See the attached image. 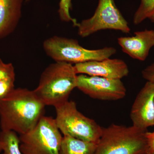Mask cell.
I'll return each instance as SVG.
<instances>
[{"instance_id": "cell-1", "label": "cell", "mask_w": 154, "mask_h": 154, "mask_svg": "<svg viewBox=\"0 0 154 154\" xmlns=\"http://www.w3.org/2000/svg\"><path fill=\"white\" fill-rule=\"evenodd\" d=\"M45 105L33 91L15 88L0 101L1 130L21 135L33 129L44 116Z\"/></svg>"}, {"instance_id": "cell-2", "label": "cell", "mask_w": 154, "mask_h": 154, "mask_svg": "<svg viewBox=\"0 0 154 154\" xmlns=\"http://www.w3.org/2000/svg\"><path fill=\"white\" fill-rule=\"evenodd\" d=\"M77 77L72 64L55 62L42 72L33 91L45 106L55 107L68 100L72 91L76 88Z\"/></svg>"}, {"instance_id": "cell-3", "label": "cell", "mask_w": 154, "mask_h": 154, "mask_svg": "<svg viewBox=\"0 0 154 154\" xmlns=\"http://www.w3.org/2000/svg\"><path fill=\"white\" fill-rule=\"evenodd\" d=\"M147 131L133 125L112 124L102 128L95 154H147Z\"/></svg>"}, {"instance_id": "cell-4", "label": "cell", "mask_w": 154, "mask_h": 154, "mask_svg": "<svg viewBox=\"0 0 154 154\" xmlns=\"http://www.w3.org/2000/svg\"><path fill=\"white\" fill-rule=\"evenodd\" d=\"M43 48L46 54L55 62L75 64L109 58L116 52L112 47L87 49L80 45L76 39L56 36L45 40Z\"/></svg>"}, {"instance_id": "cell-5", "label": "cell", "mask_w": 154, "mask_h": 154, "mask_svg": "<svg viewBox=\"0 0 154 154\" xmlns=\"http://www.w3.org/2000/svg\"><path fill=\"white\" fill-rule=\"evenodd\" d=\"M54 107L56 124L63 136L98 143L102 135V127L79 111L75 102L67 100Z\"/></svg>"}, {"instance_id": "cell-6", "label": "cell", "mask_w": 154, "mask_h": 154, "mask_svg": "<svg viewBox=\"0 0 154 154\" xmlns=\"http://www.w3.org/2000/svg\"><path fill=\"white\" fill-rule=\"evenodd\" d=\"M19 138L23 154H60L63 136L50 116H44L33 129Z\"/></svg>"}, {"instance_id": "cell-7", "label": "cell", "mask_w": 154, "mask_h": 154, "mask_svg": "<svg viewBox=\"0 0 154 154\" xmlns=\"http://www.w3.org/2000/svg\"><path fill=\"white\" fill-rule=\"evenodd\" d=\"M76 27L78 34L82 38L107 29L125 33L131 31L128 22L116 5L114 0H99L94 15L78 23Z\"/></svg>"}, {"instance_id": "cell-8", "label": "cell", "mask_w": 154, "mask_h": 154, "mask_svg": "<svg viewBox=\"0 0 154 154\" xmlns=\"http://www.w3.org/2000/svg\"><path fill=\"white\" fill-rule=\"evenodd\" d=\"M76 88L91 98L105 101L119 100L126 94L121 80L84 74L78 75Z\"/></svg>"}, {"instance_id": "cell-9", "label": "cell", "mask_w": 154, "mask_h": 154, "mask_svg": "<svg viewBox=\"0 0 154 154\" xmlns=\"http://www.w3.org/2000/svg\"><path fill=\"white\" fill-rule=\"evenodd\" d=\"M130 118L133 126L147 131L154 125V82L147 81L136 97Z\"/></svg>"}, {"instance_id": "cell-10", "label": "cell", "mask_w": 154, "mask_h": 154, "mask_svg": "<svg viewBox=\"0 0 154 154\" xmlns=\"http://www.w3.org/2000/svg\"><path fill=\"white\" fill-rule=\"evenodd\" d=\"M77 74H84L113 79H120L126 77L129 72L125 62L119 59H105L75 64Z\"/></svg>"}, {"instance_id": "cell-11", "label": "cell", "mask_w": 154, "mask_h": 154, "mask_svg": "<svg viewBox=\"0 0 154 154\" xmlns=\"http://www.w3.org/2000/svg\"><path fill=\"white\" fill-rule=\"evenodd\" d=\"M118 42L125 53L134 59L143 61L154 46V30L136 31L134 36L119 37Z\"/></svg>"}, {"instance_id": "cell-12", "label": "cell", "mask_w": 154, "mask_h": 154, "mask_svg": "<svg viewBox=\"0 0 154 154\" xmlns=\"http://www.w3.org/2000/svg\"><path fill=\"white\" fill-rule=\"evenodd\" d=\"M24 0H0V39L13 33L22 16Z\"/></svg>"}, {"instance_id": "cell-13", "label": "cell", "mask_w": 154, "mask_h": 154, "mask_svg": "<svg viewBox=\"0 0 154 154\" xmlns=\"http://www.w3.org/2000/svg\"><path fill=\"white\" fill-rule=\"evenodd\" d=\"M97 143L63 136L60 154H95Z\"/></svg>"}, {"instance_id": "cell-14", "label": "cell", "mask_w": 154, "mask_h": 154, "mask_svg": "<svg viewBox=\"0 0 154 154\" xmlns=\"http://www.w3.org/2000/svg\"><path fill=\"white\" fill-rule=\"evenodd\" d=\"M0 141L3 143V154H23L20 150V140L17 133L1 130Z\"/></svg>"}, {"instance_id": "cell-15", "label": "cell", "mask_w": 154, "mask_h": 154, "mask_svg": "<svg viewBox=\"0 0 154 154\" xmlns=\"http://www.w3.org/2000/svg\"><path fill=\"white\" fill-rule=\"evenodd\" d=\"M154 13V0H140V5L133 17V23L138 25Z\"/></svg>"}, {"instance_id": "cell-16", "label": "cell", "mask_w": 154, "mask_h": 154, "mask_svg": "<svg viewBox=\"0 0 154 154\" xmlns=\"http://www.w3.org/2000/svg\"><path fill=\"white\" fill-rule=\"evenodd\" d=\"M30 0H26L29 1ZM72 9V0H60L59 3L58 14L61 20L65 22H72L76 27L78 22L76 19L72 18L70 11Z\"/></svg>"}, {"instance_id": "cell-17", "label": "cell", "mask_w": 154, "mask_h": 154, "mask_svg": "<svg viewBox=\"0 0 154 154\" xmlns=\"http://www.w3.org/2000/svg\"><path fill=\"white\" fill-rule=\"evenodd\" d=\"M8 79H15L14 66L11 63H5L0 59V81Z\"/></svg>"}, {"instance_id": "cell-18", "label": "cell", "mask_w": 154, "mask_h": 154, "mask_svg": "<svg viewBox=\"0 0 154 154\" xmlns=\"http://www.w3.org/2000/svg\"><path fill=\"white\" fill-rule=\"evenodd\" d=\"M15 79L0 81V101L6 98L15 89Z\"/></svg>"}, {"instance_id": "cell-19", "label": "cell", "mask_w": 154, "mask_h": 154, "mask_svg": "<svg viewBox=\"0 0 154 154\" xmlns=\"http://www.w3.org/2000/svg\"><path fill=\"white\" fill-rule=\"evenodd\" d=\"M141 73L144 79L154 82V63L144 69Z\"/></svg>"}, {"instance_id": "cell-20", "label": "cell", "mask_w": 154, "mask_h": 154, "mask_svg": "<svg viewBox=\"0 0 154 154\" xmlns=\"http://www.w3.org/2000/svg\"><path fill=\"white\" fill-rule=\"evenodd\" d=\"M146 136L147 143V154H154V131L152 132L147 131Z\"/></svg>"}, {"instance_id": "cell-21", "label": "cell", "mask_w": 154, "mask_h": 154, "mask_svg": "<svg viewBox=\"0 0 154 154\" xmlns=\"http://www.w3.org/2000/svg\"><path fill=\"white\" fill-rule=\"evenodd\" d=\"M149 19H150V20L152 22L154 23V13L152 14L150 17H149Z\"/></svg>"}, {"instance_id": "cell-22", "label": "cell", "mask_w": 154, "mask_h": 154, "mask_svg": "<svg viewBox=\"0 0 154 154\" xmlns=\"http://www.w3.org/2000/svg\"><path fill=\"white\" fill-rule=\"evenodd\" d=\"M3 143L2 142L0 141V152L3 150Z\"/></svg>"}, {"instance_id": "cell-23", "label": "cell", "mask_w": 154, "mask_h": 154, "mask_svg": "<svg viewBox=\"0 0 154 154\" xmlns=\"http://www.w3.org/2000/svg\"></svg>"}]
</instances>
